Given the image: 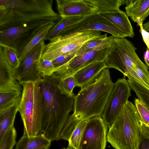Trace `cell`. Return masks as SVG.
<instances>
[{
  "instance_id": "cell-7",
  "label": "cell",
  "mask_w": 149,
  "mask_h": 149,
  "mask_svg": "<svg viewBox=\"0 0 149 149\" xmlns=\"http://www.w3.org/2000/svg\"><path fill=\"white\" fill-rule=\"evenodd\" d=\"M100 34V31L86 30L59 35L45 45L41 58L52 61L61 55L76 53L85 43Z\"/></svg>"
},
{
  "instance_id": "cell-20",
  "label": "cell",
  "mask_w": 149,
  "mask_h": 149,
  "mask_svg": "<svg viewBox=\"0 0 149 149\" xmlns=\"http://www.w3.org/2000/svg\"><path fill=\"white\" fill-rule=\"evenodd\" d=\"M52 141L42 133L30 137L23 134L15 149H49Z\"/></svg>"
},
{
  "instance_id": "cell-2",
  "label": "cell",
  "mask_w": 149,
  "mask_h": 149,
  "mask_svg": "<svg viewBox=\"0 0 149 149\" xmlns=\"http://www.w3.org/2000/svg\"><path fill=\"white\" fill-rule=\"evenodd\" d=\"M53 0H0V30L61 18L53 9Z\"/></svg>"
},
{
  "instance_id": "cell-26",
  "label": "cell",
  "mask_w": 149,
  "mask_h": 149,
  "mask_svg": "<svg viewBox=\"0 0 149 149\" xmlns=\"http://www.w3.org/2000/svg\"><path fill=\"white\" fill-rule=\"evenodd\" d=\"M17 132L14 126L9 128L0 141V149H13L16 144Z\"/></svg>"
},
{
  "instance_id": "cell-16",
  "label": "cell",
  "mask_w": 149,
  "mask_h": 149,
  "mask_svg": "<svg viewBox=\"0 0 149 149\" xmlns=\"http://www.w3.org/2000/svg\"><path fill=\"white\" fill-rule=\"evenodd\" d=\"M126 13L139 26L149 15V0H123Z\"/></svg>"
},
{
  "instance_id": "cell-14",
  "label": "cell",
  "mask_w": 149,
  "mask_h": 149,
  "mask_svg": "<svg viewBox=\"0 0 149 149\" xmlns=\"http://www.w3.org/2000/svg\"><path fill=\"white\" fill-rule=\"evenodd\" d=\"M57 9L61 18L86 17L97 14L96 9L86 0H56Z\"/></svg>"
},
{
  "instance_id": "cell-9",
  "label": "cell",
  "mask_w": 149,
  "mask_h": 149,
  "mask_svg": "<svg viewBox=\"0 0 149 149\" xmlns=\"http://www.w3.org/2000/svg\"><path fill=\"white\" fill-rule=\"evenodd\" d=\"M51 22L43 21L0 30V46L11 49L18 58L22 50L39 30Z\"/></svg>"
},
{
  "instance_id": "cell-24",
  "label": "cell",
  "mask_w": 149,
  "mask_h": 149,
  "mask_svg": "<svg viewBox=\"0 0 149 149\" xmlns=\"http://www.w3.org/2000/svg\"><path fill=\"white\" fill-rule=\"evenodd\" d=\"M87 120L81 121L77 126L68 140V147L73 149H79Z\"/></svg>"
},
{
  "instance_id": "cell-34",
  "label": "cell",
  "mask_w": 149,
  "mask_h": 149,
  "mask_svg": "<svg viewBox=\"0 0 149 149\" xmlns=\"http://www.w3.org/2000/svg\"><path fill=\"white\" fill-rule=\"evenodd\" d=\"M140 27L143 40L149 49V21L143 24Z\"/></svg>"
},
{
  "instance_id": "cell-10",
  "label": "cell",
  "mask_w": 149,
  "mask_h": 149,
  "mask_svg": "<svg viewBox=\"0 0 149 149\" xmlns=\"http://www.w3.org/2000/svg\"><path fill=\"white\" fill-rule=\"evenodd\" d=\"M127 80L124 77L114 83L112 90L102 115L109 127L113 124L131 95Z\"/></svg>"
},
{
  "instance_id": "cell-33",
  "label": "cell",
  "mask_w": 149,
  "mask_h": 149,
  "mask_svg": "<svg viewBox=\"0 0 149 149\" xmlns=\"http://www.w3.org/2000/svg\"><path fill=\"white\" fill-rule=\"evenodd\" d=\"M76 53H72L64 54L58 56L52 61L55 68H58L66 64L74 56Z\"/></svg>"
},
{
  "instance_id": "cell-29",
  "label": "cell",
  "mask_w": 149,
  "mask_h": 149,
  "mask_svg": "<svg viewBox=\"0 0 149 149\" xmlns=\"http://www.w3.org/2000/svg\"><path fill=\"white\" fill-rule=\"evenodd\" d=\"M37 68L42 78L52 76L55 69L51 61L41 58L37 64Z\"/></svg>"
},
{
  "instance_id": "cell-13",
  "label": "cell",
  "mask_w": 149,
  "mask_h": 149,
  "mask_svg": "<svg viewBox=\"0 0 149 149\" xmlns=\"http://www.w3.org/2000/svg\"><path fill=\"white\" fill-rule=\"evenodd\" d=\"M86 30L103 31L118 38H125L127 37L126 34L97 14L86 16L82 20L68 26L59 35Z\"/></svg>"
},
{
  "instance_id": "cell-4",
  "label": "cell",
  "mask_w": 149,
  "mask_h": 149,
  "mask_svg": "<svg viewBox=\"0 0 149 149\" xmlns=\"http://www.w3.org/2000/svg\"><path fill=\"white\" fill-rule=\"evenodd\" d=\"M137 109L128 100L109 128L107 141L115 149H136L142 132Z\"/></svg>"
},
{
  "instance_id": "cell-38",
  "label": "cell",
  "mask_w": 149,
  "mask_h": 149,
  "mask_svg": "<svg viewBox=\"0 0 149 149\" xmlns=\"http://www.w3.org/2000/svg\"><path fill=\"white\" fill-rule=\"evenodd\" d=\"M62 149H73L68 146L67 148H63Z\"/></svg>"
},
{
  "instance_id": "cell-15",
  "label": "cell",
  "mask_w": 149,
  "mask_h": 149,
  "mask_svg": "<svg viewBox=\"0 0 149 149\" xmlns=\"http://www.w3.org/2000/svg\"><path fill=\"white\" fill-rule=\"evenodd\" d=\"M13 70L0 48V92L15 91L22 93V86L14 77Z\"/></svg>"
},
{
  "instance_id": "cell-32",
  "label": "cell",
  "mask_w": 149,
  "mask_h": 149,
  "mask_svg": "<svg viewBox=\"0 0 149 149\" xmlns=\"http://www.w3.org/2000/svg\"><path fill=\"white\" fill-rule=\"evenodd\" d=\"M4 56L9 64L14 69L17 68L19 64V59L15 52L11 49L1 46Z\"/></svg>"
},
{
  "instance_id": "cell-35",
  "label": "cell",
  "mask_w": 149,
  "mask_h": 149,
  "mask_svg": "<svg viewBox=\"0 0 149 149\" xmlns=\"http://www.w3.org/2000/svg\"><path fill=\"white\" fill-rule=\"evenodd\" d=\"M136 149H149V137L142 131Z\"/></svg>"
},
{
  "instance_id": "cell-12",
  "label": "cell",
  "mask_w": 149,
  "mask_h": 149,
  "mask_svg": "<svg viewBox=\"0 0 149 149\" xmlns=\"http://www.w3.org/2000/svg\"><path fill=\"white\" fill-rule=\"evenodd\" d=\"M45 45L44 41L40 42L27 53L20 62L18 67L14 69V76L20 84L36 81L42 78L37 67L42 57Z\"/></svg>"
},
{
  "instance_id": "cell-25",
  "label": "cell",
  "mask_w": 149,
  "mask_h": 149,
  "mask_svg": "<svg viewBox=\"0 0 149 149\" xmlns=\"http://www.w3.org/2000/svg\"><path fill=\"white\" fill-rule=\"evenodd\" d=\"M127 81L131 89L134 91L138 98L149 108V91L131 79H128Z\"/></svg>"
},
{
  "instance_id": "cell-19",
  "label": "cell",
  "mask_w": 149,
  "mask_h": 149,
  "mask_svg": "<svg viewBox=\"0 0 149 149\" xmlns=\"http://www.w3.org/2000/svg\"><path fill=\"white\" fill-rule=\"evenodd\" d=\"M22 95L8 107L0 111V141L10 128L14 126L15 117L18 111Z\"/></svg>"
},
{
  "instance_id": "cell-30",
  "label": "cell",
  "mask_w": 149,
  "mask_h": 149,
  "mask_svg": "<svg viewBox=\"0 0 149 149\" xmlns=\"http://www.w3.org/2000/svg\"><path fill=\"white\" fill-rule=\"evenodd\" d=\"M59 80L58 86L60 90L70 95H75L73 90L74 88L76 86V83L73 75Z\"/></svg>"
},
{
  "instance_id": "cell-22",
  "label": "cell",
  "mask_w": 149,
  "mask_h": 149,
  "mask_svg": "<svg viewBox=\"0 0 149 149\" xmlns=\"http://www.w3.org/2000/svg\"><path fill=\"white\" fill-rule=\"evenodd\" d=\"M95 8L97 13L109 12L120 10L123 5V0H86Z\"/></svg>"
},
{
  "instance_id": "cell-8",
  "label": "cell",
  "mask_w": 149,
  "mask_h": 149,
  "mask_svg": "<svg viewBox=\"0 0 149 149\" xmlns=\"http://www.w3.org/2000/svg\"><path fill=\"white\" fill-rule=\"evenodd\" d=\"M113 38L112 36L108 37L107 41L98 47L74 56L66 64L56 68L52 75L59 79H63L73 75L90 64L104 62L110 52Z\"/></svg>"
},
{
  "instance_id": "cell-36",
  "label": "cell",
  "mask_w": 149,
  "mask_h": 149,
  "mask_svg": "<svg viewBox=\"0 0 149 149\" xmlns=\"http://www.w3.org/2000/svg\"><path fill=\"white\" fill-rule=\"evenodd\" d=\"M141 128L142 131L149 137V126L142 122Z\"/></svg>"
},
{
  "instance_id": "cell-31",
  "label": "cell",
  "mask_w": 149,
  "mask_h": 149,
  "mask_svg": "<svg viewBox=\"0 0 149 149\" xmlns=\"http://www.w3.org/2000/svg\"><path fill=\"white\" fill-rule=\"evenodd\" d=\"M134 103L142 122L149 126V108L138 98H135Z\"/></svg>"
},
{
  "instance_id": "cell-3",
  "label": "cell",
  "mask_w": 149,
  "mask_h": 149,
  "mask_svg": "<svg viewBox=\"0 0 149 149\" xmlns=\"http://www.w3.org/2000/svg\"><path fill=\"white\" fill-rule=\"evenodd\" d=\"M114 85L109 68L103 69L95 79L81 88L75 96L73 114L81 121L101 116Z\"/></svg>"
},
{
  "instance_id": "cell-18",
  "label": "cell",
  "mask_w": 149,
  "mask_h": 149,
  "mask_svg": "<svg viewBox=\"0 0 149 149\" xmlns=\"http://www.w3.org/2000/svg\"><path fill=\"white\" fill-rule=\"evenodd\" d=\"M130 38L134 35L133 28L126 13L119 10L98 14Z\"/></svg>"
},
{
  "instance_id": "cell-27",
  "label": "cell",
  "mask_w": 149,
  "mask_h": 149,
  "mask_svg": "<svg viewBox=\"0 0 149 149\" xmlns=\"http://www.w3.org/2000/svg\"><path fill=\"white\" fill-rule=\"evenodd\" d=\"M22 93L15 91L0 92V111L10 105Z\"/></svg>"
},
{
  "instance_id": "cell-28",
  "label": "cell",
  "mask_w": 149,
  "mask_h": 149,
  "mask_svg": "<svg viewBox=\"0 0 149 149\" xmlns=\"http://www.w3.org/2000/svg\"><path fill=\"white\" fill-rule=\"evenodd\" d=\"M108 37L106 33L101 35L97 38L85 43L77 51L75 56H77L90 49L96 48L104 43Z\"/></svg>"
},
{
  "instance_id": "cell-6",
  "label": "cell",
  "mask_w": 149,
  "mask_h": 149,
  "mask_svg": "<svg viewBox=\"0 0 149 149\" xmlns=\"http://www.w3.org/2000/svg\"><path fill=\"white\" fill-rule=\"evenodd\" d=\"M136 50L132 42L125 38L114 37L110 52L104 62L108 68L118 70L124 77L135 82L136 71L148 67L139 57Z\"/></svg>"
},
{
  "instance_id": "cell-23",
  "label": "cell",
  "mask_w": 149,
  "mask_h": 149,
  "mask_svg": "<svg viewBox=\"0 0 149 149\" xmlns=\"http://www.w3.org/2000/svg\"><path fill=\"white\" fill-rule=\"evenodd\" d=\"M85 17H68L61 18L49 31L44 39L50 41L59 35L66 28L83 19Z\"/></svg>"
},
{
  "instance_id": "cell-17",
  "label": "cell",
  "mask_w": 149,
  "mask_h": 149,
  "mask_svg": "<svg viewBox=\"0 0 149 149\" xmlns=\"http://www.w3.org/2000/svg\"><path fill=\"white\" fill-rule=\"evenodd\" d=\"M108 68L104 62H99L90 64L79 70L73 75L76 86L82 88L95 79L104 68Z\"/></svg>"
},
{
  "instance_id": "cell-5",
  "label": "cell",
  "mask_w": 149,
  "mask_h": 149,
  "mask_svg": "<svg viewBox=\"0 0 149 149\" xmlns=\"http://www.w3.org/2000/svg\"><path fill=\"white\" fill-rule=\"evenodd\" d=\"M40 80L21 84L23 90L18 111L24 124L23 134L29 137L42 133V95Z\"/></svg>"
},
{
  "instance_id": "cell-11",
  "label": "cell",
  "mask_w": 149,
  "mask_h": 149,
  "mask_svg": "<svg viewBox=\"0 0 149 149\" xmlns=\"http://www.w3.org/2000/svg\"><path fill=\"white\" fill-rule=\"evenodd\" d=\"M107 127L101 116L88 119L79 149H105Z\"/></svg>"
},
{
  "instance_id": "cell-37",
  "label": "cell",
  "mask_w": 149,
  "mask_h": 149,
  "mask_svg": "<svg viewBox=\"0 0 149 149\" xmlns=\"http://www.w3.org/2000/svg\"><path fill=\"white\" fill-rule=\"evenodd\" d=\"M144 58L147 65L149 67V49L148 48L144 54Z\"/></svg>"
},
{
  "instance_id": "cell-21",
  "label": "cell",
  "mask_w": 149,
  "mask_h": 149,
  "mask_svg": "<svg viewBox=\"0 0 149 149\" xmlns=\"http://www.w3.org/2000/svg\"><path fill=\"white\" fill-rule=\"evenodd\" d=\"M55 24V22H51L39 30L21 51L18 57L19 62L30 51L41 42L44 41L48 32Z\"/></svg>"
},
{
  "instance_id": "cell-1",
  "label": "cell",
  "mask_w": 149,
  "mask_h": 149,
  "mask_svg": "<svg viewBox=\"0 0 149 149\" xmlns=\"http://www.w3.org/2000/svg\"><path fill=\"white\" fill-rule=\"evenodd\" d=\"M59 79L52 75L39 81L42 95L41 132L52 141L60 139L61 130L74 108L75 95L60 89Z\"/></svg>"
}]
</instances>
